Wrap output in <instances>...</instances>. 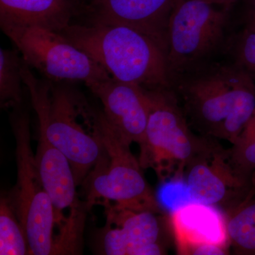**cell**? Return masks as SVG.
<instances>
[{"label": "cell", "instance_id": "6da1fadb", "mask_svg": "<svg viewBox=\"0 0 255 255\" xmlns=\"http://www.w3.org/2000/svg\"><path fill=\"white\" fill-rule=\"evenodd\" d=\"M188 123L199 135L234 143L255 111V82L236 63L206 61L170 78Z\"/></svg>", "mask_w": 255, "mask_h": 255}, {"label": "cell", "instance_id": "7a4b0ae2", "mask_svg": "<svg viewBox=\"0 0 255 255\" xmlns=\"http://www.w3.org/2000/svg\"><path fill=\"white\" fill-rule=\"evenodd\" d=\"M22 75L38 127L68 158L77 186L81 185L103 151L105 114L75 88L37 80L23 60Z\"/></svg>", "mask_w": 255, "mask_h": 255}, {"label": "cell", "instance_id": "3957f363", "mask_svg": "<svg viewBox=\"0 0 255 255\" xmlns=\"http://www.w3.org/2000/svg\"><path fill=\"white\" fill-rule=\"evenodd\" d=\"M60 33L115 80L148 90L170 87L165 51L138 30L86 21L71 23Z\"/></svg>", "mask_w": 255, "mask_h": 255}, {"label": "cell", "instance_id": "277c9868", "mask_svg": "<svg viewBox=\"0 0 255 255\" xmlns=\"http://www.w3.org/2000/svg\"><path fill=\"white\" fill-rule=\"evenodd\" d=\"M145 90L150 113L145 137L139 144L140 166L153 169L162 182L183 181L187 166L213 138L192 131L170 87Z\"/></svg>", "mask_w": 255, "mask_h": 255}, {"label": "cell", "instance_id": "5b68a950", "mask_svg": "<svg viewBox=\"0 0 255 255\" xmlns=\"http://www.w3.org/2000/svg\"><path fill=\"white\" fill-rule=\"evenodd\" d=\"M10 123L16 140L17 181L8 199L26 233L30 255H61L54 207L40 176L31 148L29 117L22 106L13 109Z\"/></svg>", "mask_w": 255, "mask_h": 255}, {"label": "cell", "instance_id": "8992f818", "mask_svg": "<svg viewBox=\"0 0 255 255\" xmlns=\"http://www.w3.org/2000/svg\"><path fill=\"white\" fill-rule=\"evenodd\" d=\"M103 145L100 159L84 182L87 184V209L101 204L137 212L163 213L130 145L124 141L105 116Z\"/></svg>", "mask_w": 255, "mask_h": 255}, {"label": "cell", "instance_id": "52a82bcc", "mask_svg": "<svg viewBox=\"0 0 255 255\" xmlns=\"http://www.w3.org/2000/svg\"><path fill=\"white\" fill-rule=\"evenodd\" d=\"M1 26L25 63L52 82H81L91 90L112 77L60 32L39 26Z\"/></svg>", "mask_w": 255, "mask_h": 255}, {"label": "cell", "instance_id": "ba28073f", "mask_svg": "<svg viewBox=\"0 0 255 255\" xmlns=\"http://www.w3.org/2000/svg\"><path fill=\"white\" fill-rule=\"evenodd\" d=\"M218 6L207 0H177L167 28L170 78L209 61L222 44L229 9Z\"/></svg>", "mask_w": 255, "mask_h": 255}, {"label": "cell", "instance_id": "9c48e42d", "mask_svg": "<svg viewBox=\"0 0 255 255\" xmlns=\"http://www.w3.org/2000/svg\"><path fill=\"white\" fill-rule=\"evenodd\" d=\"M184 181L191 201L214 206L224 214L255 197V172L240 168L218 139L213 138L191 161Z\"/></svg>", "mask_w": 255, "mask_h": 255}, {"label": "cell", "instance_id": "30bf717a", "mask_svg": "<svg viewBox=\"0 0 255 255\" xmlns=\"http://www.w3.org/2000/svg\"><path fill=\"white\" fill-rule=\"evenodd\" d=\"M169 222L178 254H229L226 216L218 208L191 201L172 210Z\"/></svg>", "mask_w": 255, "mask_h": 255}, {"label": "cell", "instance_id": "8fae6325", "mask_svg": "<svg viewBox=\"0 0 255 255\" xmlns=\"http://www.w3.org/2000/svg\"><path fill=\"white\" fill-rule=\"evenodd\" d=\"M107 225L101 246L107 255L167 254L162 241V223L157 213L105 207Z\"/></svg>", "mask_w": 255, "mask_h": 255}, {"label": "cell", "instance_id": "7c38bea8", "mask_svg": "<svg viewBox=\"0 0 255 255\" xmlns=\"http://www.w3.org/2000/svg\"><path fill=\"white\" fill-rule=\"evenodd\" d=\"M177 0H89L86 21L124 25L153 38L167 55V28Z\"/></svg>", "mask_w": 255, "mask_h": 255}, {"label": "cell", "instance_id": "4fadbf2b", "mask_svg": "<svg viewBox=\"0 0 255 255\" xmlns=\"http://www.w3.org/2000/svg\"><path fill=\"white\" fill-rule=\"evenodd\" d=\"M90 90L100 99L106 118L124 141L141 143L150 113L145 89L110 78Z\"/></svg>", "mask_w": 255, "mask_h": 255}, {"label": "cell", "instance_id": "5bb4252c", "mask_svg": "<svg viewBox=\"0 0 255 255\" xmlns=\"http://www.w3.org/2000/svg\"><path fill=\"white\" fill-rule=\"evenodd\" d=\"M36 159L43 186L54 207L57 224L60 231H65L78 219L65 217L63 212L67 209L80 211L77 200L78 186L68 158L50 142L41 128Z\"/></svg>", "mask_w": 255, "mask_h": 255}, {"label": "cell", "instance_id": "9a60e30c", "mask_svg": "<svg viewBox=\"0 0 255 255\" xmlns=\"http://www.w3.org/2000/svg\"><path fill=\"white\" fill-rule=\"evenodd\" d=\"M79 0H0V26H39L60 32L81 14Z\"/></svg>", "mask_w": 255, "mask_h": 255}, {"label": "cell", "instance_id": "2e32d148", "mask_svg": "<svg viewBox=\"0 0 255 255\" xmlns=\"http://www.w3.org/2000/svg\"><path fill=\"white\" fill-rule=\"evenodd\" d=\"M224 214L234 254L255 255V197Z\"/></svg>", "mask_w": 255, "mask_h": 255}, {"label": "cell", "instance_id": "e0dca14e", "mask_svg": "<svg viewBox=\"0 0 255 255\" xmlns=\"http://www.w3.org/2000/svg\"><path fill=\"white\" fill-rule=\"evenodd\" d=\"M22 57L14 50L0 48V104L1 108L15 109L23 104L24 85Z\"/></svg>", "mask_w": 255, "mask_h": 255}, {"label": "cell", "instance_id": "ac0fdd59", "mask_svg": "<svg viewBox=\"0 0 255 255\" xmlns=\"http://www.w3.org/2000/svg\"><path fill=\"white\" fill-rule=\"evenodd\" d=\"M0 255H30L27 237L7 198L0 201Z\"/></svg>", "mask_w": 255, "mask_h": 255}, {"label": "cell", "instance_id": "d6986e66", "mask_svg": "<svg viewBox=\"0 0 255 255\" xmlns=\"http://www.w3.org/2000/svg\"><path fill=\"white\" fill-rule=\"evenodd\" d=\"M233 160L248 173L255 172V111L236 141L229 149Z\"/></svg>", "mask_w": 255, "mask_h": 255}, {"label": "cell", "instance_id": "ffe728a7", "mask_svg": "<svg viewBox=\"0 0 255 255\" xmlns=\"http://www.w3.org/2000/svg\"><path fill=\"white\" fill-rule=\"evenodd\" d=\"M231 53L233 63L255 82V31L245 28L235 40Z\"/></svg>", "mask_w": 255, "mask_h": 255}, {"label": "cell", "instance_id": "44dd1931", "mask_svg": "<svg viewBox=\"0 0 255 255\" xmlns=\"http://www.w3.org/2000/svg\"><path fill=\"white\" fill-rule=\"evenodd\" d=\"M246 28L255 31V0H251L247 18Z\"/></svg>", "mask_w": 255, "mask_h": 255}, {"label": "cell", "instance_id": "7402d4cb", "mask_svg": "<svg viewBox=\"0 0 255 255\" xmlns=\"http://www.w3.org/2000/svg\"><path fill=\"white\" fill-rule=\"evenodd\" d=\"M207 1L216 6H220L221 7L229 9L231 5L236 3L238 0H207Z\"/></svg>", "mask_w": 255, "mask_h": 255}, {"label": "cell", "instance_id": "603a6c76", "mask_svg": "<svg viewBox=\"0 0 255 255\" xmlns=\"http://www.w3.org/2000/svg\"><path fill=\"white\" fill-rule=\"evenodd\" d=\"M79 1H80V3H81L82 4V6H83L84 4H85V3L87 2V1H88L89 0H79Z\"/></svg>", "mask_w": 255, "mask_h": 255}]
</instances>
